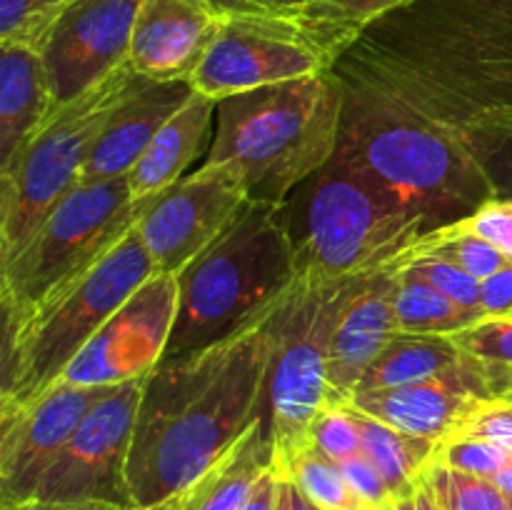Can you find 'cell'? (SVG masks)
<instances>
[{"mask_svg": "<svg viewBox=\"0 0 512 510\" xmlns=\"http://www.w3.org/2000/svg\"><path fill=\"white\" fill-rule=\"evenodd\" d=\"M273 313L213 348L163 360L148 375L128 458L130 505L193 488L268 418Z\"/></svg>", "mask_w": 512, "mask_h": 510, "instance_id": "1", "label": "cell"}, {"mask_svg": "<svg viewBox=\"0 0 512 510\" xmlns=\"http://www.w3.org/2000/svg\"><path fill=\"white\" fill-rule=\"evenodd\" d=\"M345 95L333 70L220 100L205 160H233L250 200L285 205L335 153L345 125Z\"/></svg>", "mask_w": 512, "mask_h": 510, "instance_id": "2", "label": "cell"}, {"mask_svg": "<svg viewBox=\"0 0 512 510\" xmlns=\"http://www.w3.org/2000/svg\"><path fill=\"white\" fill-rule=\"evenodd\" d=\"M175 278L178 313L163 360L213 348L278 308L298 278L283 205L250 200L228 230Z\"/></svg>", "mask_w": 512, "mask_h": 510, "instance_id": "3", "label": "cell"}, {"mask_svg": "<svg viewBox=\"0 0 512 510\" xmlns=\"http://www.w3.org/2000/svg\"><path fill=\"white\" fill-rule=\"evenodd\" d=\"M295 193L288 203L300 213L298 228H290L298 275L325 283L373 273L433 230L343 145Z\"/></svg>", "mask_w": 512, "mask_h": 510, "instance_id": "4", "label": "cell"}, {"mask_svg": "<svg viewBox=\"0 0 512 510\" xmlns=\"http://www.w3.org/2000/svg\"><path fill=\"white\" fill-rule=\"evenodd\" d=\"M158 273L138 230L95 268L45 300L20 328L5 333L0 413L20 408L53 388L103 325Z\"/></svg>", "mask_w": 512, "mask_h": 510, "instance_id": "5", "label": "cell"}, {"mask_svg": "<svg viewBox=\"0 0 512 510\" xmlns=\"http://www.w3.org/2000/svg\"><path fill=\"white\" fill-rule=\"evenodd\" d=\"M153 200H133L128 178L75 185L38 230L0 263L5 333L20 328L45 300L83 278L123 243Z\"/></svg>", "mask_w": 512, "mask_h": 510, "instance_id": "6", "label": "cell"}, {"mask_svg": "<svg viewBox=\"0 0 512 510\" xmlns=\"http://www.w3.org/2000/svg\"><path fill=\"white\" fill-rule=\"evenodd\" d=\"M143 80L133 65L125 63L83 95L60 105L25 148L0 168V263L80 183L83 165L105 125Z\"/></svg>", "mask_w": 512, "mask_h": 510, "instance_id": "7", "label": "cell"}, {"mask_svg": "<svg viewBox=\"0 0 512 510\" xmlns=\"http://www.w3.org/2000/svg\"><path fill=\"white\" fill-rule=\"evenodd\" d=\"M340 145L433 228L465 218L460 203L473 188L475 165L463 138L423 110L383 100L373 115L343 125Z\"/></svg>", "mask_w": 512, "mask_h": 510, "instance_id": "8", "label": "cell"}, {"mask_svg": "<svg viewBox=\"0 0 512 510\" xmlns=\"http://www.w3.org/2000/svg\"><path fill=\"white\" fill-rule=\"evenodd\" d=\"M365 275L338 283L298 275L275 308L268 375V428L275 463H285L313 445V420L330 405L328 365L335 328Z\"/></svg>", "mask_w": 512, "mask_h": 510, "instance_id": "9", "label": "cell"}, {"mask_svg": "<svg viewBox=\"0 0 512 510\" xmlns=\"http://www.w3.org/2000/svg\"><path fill=\"white\" fill-rule=\"evenodd\" d=\"M333 70L300 15H230L190 78L215 103L230 95Z\"/></svg>", "mask_w": 512, "mask_h": 510, "instance_id": "10", "label": "cell"}, {"mask_svg": "<svg viewBox=\"0 0 512 510\" xmlns=\"http://www.w3.org/2000/svg\"><path fill=\"white\" fill-rule=\"evenodd\" d=\"M148 375L110 385L48 465L33 500H98L133 508L128 493V458Z\"/></svg>", "mask_w": 512, "mask_h": 510, "instance_id": "11", "label": "cell"}, {"mask_svg": "<svg viewBox=\"0 0 512 510\" xmlns=\"http://www.w3.org/2000/svg\"><path fill=\"white\" fill-rule=\"evenodd\" d=\"M250 190L233 160H203L153 200L138 220L140 240L155 270L178 275L248 208Z\"/></svg>", "mask_w": 512, "mask_h": 510, "instance_id": "12", "label": "cell"}, {"mask_svg": "<svg viewBox=\"0 0 512 510\" xmlns=\"http://www.w3.org/2000/svg\"><path fill=\"white\" fill-rule=\"evenodd\" d=\"M178 313V278L155 273L103 325L63 378L78 385H118L163 363Z\"/></svg>", "mask_w": 512, "mask_h": 510, "instance_id": "13", "label": "cell"}, {"mask_svg": "<svg viewBox=\"0 0 512 510\" xmlns=\"http://www.w3.org/2000/svg\"><path fill=\"white\" fill-rule=\"evenodd\" d=\"M110 385L60 378L40 398L0 413V505L33 500L40 478Z\"/></svg>", "mask_w": 512, "mask_h": 510, "instance_id": "14", "label": "cell"}, {"mask_svg": "<svg viewBox=\"0 0 512 510\" xmlns=\"http://www.w3.org/2000/svg\"><path fill=\"white\" fill-rule=\"evenodd\" d=\"M140 0H73L45 40L43 63L58 105L130 63Z\"/></svg>", "mask_w": 512, "mask_h": 510, "instance_id": "15", "label": "cell"}, {"mask_svg": "<svg viewBox=\"0 0 512 510\" xmlns=\"http://www.w3.org/2000/svg\"><path fill=\"white\" fill-rule=\"evenodd\" d=\"M485 400L490 398L485 393L480 370L468 358H463L460 365L423 383L358 393L345 405H353L355 410L390 428L443 443L463 428L465 420Z\"/></svg>", "mask_w": 512, "mask_h": 510, "instance_id": "16", "label": "cell"}, {"mask_svg": "<svg viewBox=\"0 0 512 510\" xmlns=\"http://www.w3.org/2000/svg\"><path fill=\"white\" fill-rule=\"evenodd\" d=\"M223 18L208 0H140L130 65L148 80H188L218 35Z\"/></svg>", "mask_w": 512, "mask_h": 510, "instance_id": "17", "label": "cell"}, {"mask_svg": "<svg viewBox=\"0 0 512 510\" xmlns=\"http://www.w3.org/2000/svg\"><path fill=\"white\" fill-rule=\"evenodd\" d=\"M403 255L365 275L340 315L330 345V405H345L353 398L370 363L400 333L395 318V288Z\"/></svg>", "mask_w": 512, "mask_h": 510, "instance_id": "18", "label": "cell"}, {"mask_svg": "<svg viewBox=\"0 0 512 510\" xmlns=\"http://www.w3.org/2000/svg\"><path fill=\"white\" fill-rule=\"evenodd\" d=\"M190 95H193V85L188 80L160 83V80L145 78L105 125L88 163L83 165L80 183L88 185L128 178L158 130L168 123L170 115H175L188 103Z\"/></svg>", "mask_w": 512, "mask_h": 510, "instance_id": "19", "label": "cell"}, {"mask_svg": "<svg viewBox=\"0 0 512 510\" xmlns=\"http://www.w3.org/2000/svg\"><path fill=\"white\" fill-rule=\"evenodd\" d=\"M58 108L43 55L25 45H0V168Z\"/></svg>", "mask_w": 512, "mask_h": 510, "instance_id": "20", "label": "cell"}, {"mask_svg": "<svg viewBox=\"0 0 512 510\" xmlns=\"http://www.w3.org/2000/svg\"><path fill=\"white\" fill-rule=\"evenodd\" d=\"M218 103L208 95L195 93L188 103L170 115L168 123L158 130L135 168L128 173V188L133 200L158 198L163 190L188 175V168L203 155Z\"/></svg>", "mask_w": 512, "mask_h": 510, "instance_id": "21", "label": "cell"}, {"mask_svg": "<svg viewBox=\"0 0 512 510\" xmlns=\"http://www.w3.org/2000/svg\"><path fill=\"white\" fill-rule=\"evenodd\" d=\"M275 465L268 418L255 423L245 438L225 453L193 488H188V510H238L253 493L255 483Z\"/></svg>", "mask_w": 512, "mask_h": 510, "instance_id": "22", "label": "cell"}, {"mask_svg": "<svg viewBox=\"0 0 512 510\" xmlns=\"http://www.w3.org/2000/svg\"><path fill=\"white\" fill-rule=\"evenodd\" d=\"M460 363L463 353L450 335L398 333L370 363L353 395L423 383Z\"/></svg>", "mask_w": 512, "mask_h": 510, "instance_id": "23", "label": "cell"}, {"mask_svg": "<svg viewBox=\"0 0 512 510\" xmlns=\"http://www.w3.org/2000/svg\"><path fill=\"white\" fill-rule=\"evenodd\" d=\"M353 413L360 425L363 453L380 470L393 498H415V490H418L420 480H423L425 468L433 460L438 443L403 433L398 428H390V425L380 423V420L370 418V415L360 413L355 408Z\"/></svg>", "mask_w": 512, "mask_h": 510, "instance_id": "24", "label": "cell"}, {"mask_svg": "<svg viewBox=\"0 0 512 510\" xmlns=\"http://www.w3.org/2000/svg\"><path fill=\"white\" fill-rule=\"evenodd\" d=\"M395 318H398L400 333L455 335L483 315L460 308L448 295L440 293L435 285L405 268V263L400 260L398 288H395Z\"/></svg>", "mask_w": 512, "mask_h": 510, "instance_id": "25", "label": "cell"}, {"mask_svg": "<svg viewBox=\"0 0 512 510\" xmlns=\"http://www.w3.org/2000/svg\"><path fill=\"white\" fill-rule=\"evenodd\" d=\"M408 3L413 0H313L300 20L335 68L340 55L358 43L368 25Z\"/></svg>", "mask_w": 512, "mask_h": 510, "instance_id": "26", "label": "cell"}, {"mask_svg": "<svg viewBox=\"0 0 512 510\" xmlns=\"http://www.w3.org/2000/svg\"><path fill=\"white\" fill-rule=\"evenodd\" d=\"M275 468L288 475L318 510H370L353 493L340 465L315 445L298 450L285 463H275Z\"/></svg>", "mask_w": 512, "mask_h": 510, "instance_id": "27", "label": "cell"}, {"mask_svg": "<svg viewBox=\"0 0 512 510\" xmlns=\"http://www.w3.org/2000/svg\"><path fill=\"white\" fill-rule=\"evenodd\" d=\"M415 250L420 255H435V258L450 260V263L460 265L468 275H473L475 280L490 278V275L498 273L500 268L510 263L493 243L475 235L465 225L463 218L428 230L415 243Z\"/></svg>", "mask_w": 512, "mask_h": 510, "instance_id": "28", "label": "cell"}, {"mask_svg": "<svg viewBox=\"0 0 512 510\" xmlns=\"http://www.w3.org/2000/svg\"><path fill=\"white\" fill-rule=\"evenodd\" d=\"M423 478L443 510H510V498L488 478L430 460Z\"/></svg>", "mask_w": 512, "mask_h": 510, "instance_id": "29", "label": "cell"}, {"mask_svg": "<svg viewBox=\"0 0 512 510\" xmlns=\"http://www.w3.org/2000/svg\"><path fill=\"white\" fill-rule=\"evenodd\" d=\"M73 0H0V45L43 50L60 15Z\"/></svg>", "mask_w": 512, "mask_h": 510, "instance_id": "30", "label": "cell"}, {"mask_svg": "<svg viewBox=\"0 0 512 510\" xmlns=\"http://www.w3.org/2000/svg\"><path fill=\"white\" fill-rule=\"evenodd\" d=\"M480 375L508 373L512 370V318L493 315V318L475 320L468 328L450 335Z\"/></svg>", "mask_w": 512, "mask_h": 510, "instance_id": "31", "label": "cell"}, {"mask_svg": "<svg viewBox=\"0 0 512 510\" xmlns=\"http://www.w3.org/2000/svg\"><path fill=\"white\" fill-rule=\"evenodd\" d=\"M433 460L453 470L493 480L500 470H505L512 463V453L490 443V440L473 438V435H453V438H445L443 443H438Z\"/></svg>", "mask_w": 512, "mask_h": 510, "instance_id": "32", "label": "cell"}, {"mask_svg": "<svg viewBox=\"0 0 512 510\" xmlns=\"http://www.w3.org/2000/svg\"><path fill=\"white\" fill-rule=\"evenodd\" d=\"M403 263L405 268L413 270L415 275H420V278L428 280L430 285H435L440 293L448 295V298L453 300V303H458L460 308L480 313V280H475L473 275L465 273L460 265L450 263V260L445 258H435V255H420L418 250H415V245L405 253Z\"/></svg>", "mask_w": 512, "mask_h": 510, "instance_id": "33", "label": "cell"}, {"mask_svg": "<svg viewBox=\"0 0 512 510\" xmlns=\"http://www.w3.org/2000/svg\"><path fill=\"white\" fill-rule=\"evenodd\" d=\"M310 443L335 463L363 453L360 425L350 405H328L318 413L310 428Z\"/></svg>", "mask_w": 512, "mask_h": 510, "instance_id": "34", "label": "cell"}, {"mask_svg": "<svg viewBox=\"0 0 512 510\" xmlns=\"http://www.w3.org/2000/svg\"><path fill=\"white\" fill-rule=\"evenodd\" d=\"M463 220L475 235L493 243L512 263V200H485Z\"/></svg>", "mask_w": 512, "mask_h": 510, "instance_id": "35", "label": "cell"}, {"mask_svg": "<svg viewBox=\"0 0 512 510\" xmlns=\"http://www.w3.org/2000/svg\"><path fill=\"white\" fill-rule=\"evenodd\" d=\"M340 470H343L345 480L350 483L353 493L368 505L370 510H385L390 503H393V493H390L388 483L380 475V470L375 468L373 460L365 453L353 455V458L338 463Z\"/></svg>", "mask_w": 512, "mask_h": 510, "instance_id": "36", "label": "cell"}, {"mask_svg": "<svg viewBox=\"0 0 512 510\" xmlns=\"http://www.w3.org/2000/svg\"><path fill=\"white\" fill-rule=\"evenodd\" d=\"M455 435H473V438L490 440V443L512 453V405L485 400Z\"/></svg>", "mask_w": 512, "mask_h": 510, "instance_id": "37", "label": "cell"}, {"mask_svg": "<svg viewBox=\"0 0 512 510\" xmlns=\"http://www.w3.org/2000/svg\"><path fill=\"white\" fill-rule=\"evenodd\" d=\"M220 18L230 15H300L313 0H208Z\"/></svg>", "mask_w": 512, "mask_h": 510, "instance_id": "38", "label": "cell"}, {"mask_svg": "<svg viewBox=\"0 0 512 510\" xmlns=\"http://www.w3.org/2000/svg\"><path fill=\"white\" fill-rule=\"evenodd\" d=\"M480 313L483 318L512 315V263L480 280Z\"/></svg>", "mask_w": 512, "mask_h": 510, "instance_id": "39", "label": "cell"}, {"mask_svg": "<svg viewBox=\"0 0 512 510\" xmlns=\"http://www.w3.org/2000/svg\"><path fill=\"white\" fill-rule=\"evenodd\" d=\"M278 478L280 475L275 465L265 470L263 478L255 483L253 493L238 510H275V505H278Z\"/></svg>", "mask_w": 512, "mask_h": 510, "instance_id": "40", "label": "cell"}, {"mask_svg": "<svg viewBox=\"0 0 512 510\" xmlns=\"http://www.w3.org/2000/svg\"><path fill=\"white\" fill-rule=\"evenodd\" d=\"M3 510H125L118 505L98 503V500H80V503H53V500H25V503L8 505Z\"/></svg>", "mask_w": 512, "mask_h": 510, "instance_id": "41", "label": "cell"}, {"mask_svg": "<svg viewBox=\"0 0 512 510\" xmlns=\"http://www.w3.org/2000/svg\"><path fill=\"white\" fill-rule=\"evenodd\" d=\"M278 475V505H275V510H318L288 475H283L280 470Z\"/></svg>", "mask_w": 512, "mask_h": 510, "instance_id": "42", "label": "cell"}, {"mask_svg": "<svg viewBox=\"0 0 512 510\" xmlns=\"http://www.w3.org/2000/svg\"><path fill=\"white\" fill-rule=\"evenodd\" d=\"M415 510H443L440 508L438 498H435L433 488L428 485V480H420L418 490H415Z\"/></svg>", "mask_w": 512, "mask_h": 510, "instance_id": "43", "label": "cell"}, {"mask_svg": "<svg viewBox=\"0 0 512 510\" xmlns=\"http://www.w3.org/2000/svg\"><path fill=\"white\" fill-rule=\"evenodd\" d=\"M125 510H188V493H180V495H173V498L168 500H160V503H153V505H143V508H125Z\"/></svg>", "mask_w": 512, "mask_h": 510, "instance_id": "44", "label": "cell"}, {"mask_svg": "<svg viewBox=\"0 0 512 510\" xmlns=\"http://www.w3.org/2000/svg\"><path fill=\"white\" fill-rule=\"evenodd\" d=\"M493 483L498 485V488L503 490V493L508 495V498H512V463L508 465V468H505V470H500V473L495 475V478H493Z\"/></svg>", "mask_w": 512, "mask_h": 510, "instance_id": "45", "label": "cell"}, {"mask_svg": "<svg viewBox=\"0 0 512 510\" xmlns=\"http://www.w3.org/2000/svg\"><path fill=\"white\" fill-rule=\"evenodd\" d=\"M385 510H415V498H400L393 500Z\"/></svg>", "mask_w": 512, "mask_h": 510, "instance_id": "46", "label": "cell"}, {"mask_svg": "<svg viewBox=\"0 0 512 510\" xmlns=\"http://www.w3.org/2000/svg\"><path fill=\"white\" fill-rule=\"evenodd\" d=\"M510 510H512V498H510Z\"/></svg>", "mask_w": 512, "mask_h": 510, "instance_id": "47", "label": "cell"}, {"mask_svg": "<svg viewBox=\"0 0 512 510\" xmlns=\"http://www.w3.org/2000/svg\"><path fill=\"white\" fill-rule=\"evenodd\" d=\"M498 403H500V400H498ZM508 405H512V403H508Z\"/></svg>", "mask_w": 512, "mask_h": 510, "instance_id": "48", "label": "cell"}, {"mask_svg": "<svg viewBox=\"0 0 512 510\" xmlns=\"http://www.w3.org/2000/svg\"><path fill=\"white\" fill-rule=\"evenodd\" d=\"M510 318H512V315H510Z\"/></svg>", "mask_w": 512, "mask_h": 510, "instance_id": "49", "label": "cell"}]
</instances>
